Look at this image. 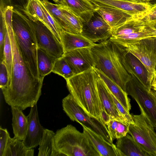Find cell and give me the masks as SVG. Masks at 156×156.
Listing matches in <instances>:
<instances>
[{
	"label": "cell",
	"instance_id": "cb8c5ba5",
	"mask_svg": "<svg viewBox=\"0 0 156 156\" xmlns=\"http://www.w3.org/2000/svg\"><path fill=\"white\" fill-rule=\"evenodd\" d=\"M116 146L123 156H149L128 133L117 139Z\"/></svg>",
	"mask_w": 156,
	"mask_h": 156
},
{
	"label": "cell",
	"instance_id": "4316f807",
	"mask_svg": "<svg viewBox=\"0 0 156 156\" xmlns=\"http://www.w3.org/2000/svg\"><path fill=\"white\" fill-rule=\"evenodd\" d=\"M56 20L63 31L74 33L73 30L67 19L57 4L48 0H41Z\"/></svg>",
	"mask_w": 156,
	"mask_h": 156
},
{
	"label": "cell",
	"instance_id": "f907efd6",
	"mask_svg": "<svg viewBox=\"0 0 156 156\" xmlns=\"http://www.w3.org/2000/svg\"></svg>",
	"mask_w": 156,
	"mask_h": 156
},
{
	"label": "cell",
	"instance_id": "f1b7e54d",
	"mask_svg": "<svg viewBox=\"0 0 156 156\" xmlns=\"http://www.w3.org/2000/svg\"><path fill=\"white\" fill-rule=\"evenodd\" d=\"M22 12L29 18L39 21L48 28L42 8L37 0H29L26 9Z\"/></svg>",
	"mask_w": 156,
	"mask_h": 156
},
{
	"label": "cell",
	"instance_id": "f35d334b",
	"mask_svg": "<svg viewBox=\"0 0 156 156\" xmlns=\"http://www.w3.org/2000/svg\"><path fill=\"white\" fill-rule=\"evenodd\" d=\"M14 9L21 11L26 9L29 0H8Z\"/></svg>",
	"mask_w": 156,
	"mask_h": 156
},
{
	"label": "cell",
	"instance_id": "44dd1931",
	"mask_svg": "<svg viewBox=\"0 0 156 156\" xmlns=\"http://www.w3.org/2000/svg\"><path fill=\"white\" fill-rule=\"evenodd\" d=\"M61 38L64 53L78 48H91L96 44L81 34L63 31L62 34Z\"/></svg>",
	"mask_w": 156,
	"mask_h": 156
},
{
	"label": "cell",
	"instance_id": "d6986e66",
	"mask_svg": "<svg viewBox=\"0 0 156 156\" xmlns=\"http://www.w3.org/2000/svg\"><path fill=\"white\" fill-rule=\"evenodd\" d=\"M96 11L111 29L118 26L134 17L119 9L105 6H96Z\"/></svg>",
	"mask_w": 156,
	"mask_h": 156
},
{
	"label": "cell",
	"instance_id": "9a60e30c",
	"mask_svg": "<svg viewBox=\"0 0 156 156\" xmlns=\"http://www.w3.org/2000/svg\"><path fill=\"white\" fill-rule=\"evenodd\" d=\"M28 125L25 137L23 140L27 149L33 148L39 145L44 129L41 125L37 104L31 107L27 116Z\"/></svg>",
	"mask_w": 156,
	"mask_h": 156
},
{
	"label": "cell",
	"instance_id": "5b68a950",
	"mask_svg": "<svg viewBox=\"0 0 156 156\" xmlns=\"http://www.w3.org/2000/svg\"><path fill=\"white\" fill-rule=\"evenodd\" d=\"M54 146L62 156H100L83 132L70 124L57 130Z\"/></svg>",
	"mask_w": 156,
	"mask_h": 156
},
{
	"label": "cell",
	"instance_id": "9c48e42d",
	"mask_svg": "<svg viewBox=\"0 0 156 156\" xmlns=\"http://www.w3.org/2000/svg\"><path fill=\"white\" fill-rule=\"evenodd\" d=\"M126 92L156 127V100L150 91L138 80L131 77L126 84Z\"/></svg>",
	"mask_w": 156,
	"mask_h": 156
},
{
	"label": "cell",
	"instance_id": "7dc6e473",
	"mask_svg": "<svg viewBox=\"0 0 156 156\" xmlns=\"http://www.w3.org/2000/svg\"><path fill=\"white\" fill-rule=\"evenodd\" d=\"M155 133H156V127H155Z\"/></svg>",
	"mask_w": 156,
	"mask_h": 156
},
{
	"label": "cell",
	"instance_id": "3957f363",
	"mask_svg": "<svg viewBox=\"0 0 156 156\" xmlns=\"http://www.w3.org/2000/svg\"><path fill=\"white\" fill-rule=\"evenodd\" d=\"M95 67L117 83L126 91L127 83L132 77L122 62V47L109 39L91 48Z\"/></svg>",
	"mask_w": 156,
	"mask_h": 156
},
{
	"label": "cell",
	"instance_id": "52a82bcc",
	"mask_svg": "<svg viewBox=\"0 0 156 156\" xmlns=\"http://www.w3.org/2000/svg\"><path fill=\"white\" fill-rule=\"evenodd\" d=\"M63 109L70 119L91 129L105 140L113 144L106 125L100 119L89 116L76 103L69 94L62 100Z\"/></svg>",
	"mask_w": 156,
	"mask_h": 156
},
{
	"label": "cell",
	"instance_id": "c3c4849f",
	"mask_svg": "<svg viewBox=\"0 0 156 156\" xmlns=\"http://www.w3.org/2000/svg\"><path fill=\"white\" fill-rule=\"evenodd\" d=\"M156 1V0H152V1Z\"/></svg>",
	"mask_w": 156,
	"mask_h": 156
},
{
	"label": "cell",
	"instance_id": "30bf717a",
	"mask_svg": "<svg viewBox=\"0 0 156 156\" xmlns=\"http://www.w3.org/2000/svg\"><path fill=\"white\" fill-rule=\"evenodd\" d=\"M29 18L34 24L38 47L57 58L62 57L64 52L62 44L51 31L41 21Z\"/></svg>",
	"mask_w": 156,
	"mask_h": 156
},
{
	"label": "cell",
	"instance_id": "8d00e7d4",
	"mask_svg": "<svg viewBox=\"0 0 156 156\" xmlns=\"http://www.w3.org/2000/svg\"><path fill=\"white\" fill-rule=\"evenodd\" d=\"M110 92L111 97L120 113L126 119L129 124L133 123L134 122L131 114H130L129 112L126 110L110 90Z\"/></svg>",
	"mask_w": 156,
	"mask_h": 156
},
{
	"label": "cell",
	"instance_id": "b9f144b4",
	"mask_svg": "<svg viewBox=\"0 0 156 156\" xmlns=\"http://www.w3.org/2000/svg\"><path fill=\"white\" fill-rule=\"evenodd\" d=\"M129 1L136 3H150L152 4V0H125Z\"/></svg>",
	"mask_w": 156,
	"mask_h": 156
},
{
	"label": "cell",
	"instance_id": "836d02e7",
	"mask_svg": "<svg viewBox=\"0 0 156 156\" xmlns=\"http://www.w3.org/2000/svg\"><path fill=\"white\" fill-rule=\"evenodd\" d=\"M52 72L61 76L66 80L75 75L63 56L57 59L54 63Z\"/></svg>",
	"mask_w": 156,
	"mask_h": 156
},
{
	"label": "cell",
	"instance_id": "f6af8a7d",
	"mask_svg": "<svg viewBox=\"0 0 156 156\" xmlns=\"http://www.w3.org/2000/svg\"><path fill=\"white\" fill-rule=\"evenodd\" d=\"M151 93L153 95L156 100V91L151 89L150 91Z\"/></svg>",
	"mask_w": 156,
	"mask_h": 156
},
{
	"label": "cell",
	"instance_id": "1f68e13d",
	"mask_svg": "<svg viewBox=\"0 0 156 156\" xmlns=\"http://www.w3.org/2000/svg\"><path fill=\"white\" fill-rule=\"evenodd\" d=\"M37 0L42 8L46 20L48 24V29L53 34L58 40L62 43L61 34L64 31L58 22L50 12L41 0Z\"/></svg>",
	"mask_w": 156,
	"mask_h": 156
},
{
	"label": "cell",
	"instance_id": "83f0119b",
	"mask_svg": "<svg viewBox=\"0 0 156 156\" xmlns=\"http://www.w3.org/2000/svg\"><path fill=\"white\" fill-rule=\"evenodd\" d=\"M106 125L112 140L122 137L128 133L129 124L127 122L113 119L108 122Z\"/></svg>",
	"mask_w": 156,
	"mask_h": 156
},
{
	"label": "cell",
	"instance_id": "277c9868",
	"mask_svg": "<svg viewBox=\"0 0 156 156\" xmlns=\"http://www.w3.org/2000/svg\"><path fill=\"white\" fill-rule=\"evenodd\" d=\"M12 29L23 57L33 74L40 79L37 63L38 47L34 24L22 12L13 9Z\"/></svg>",
	"mask_w": 156,
	"mask_h": 156
},
{
	"label": "cell",
	"instance_id": "4dcf8cb0",
	"mask_svg": "<svg viewBox=\"0 0 156 156\" xmlns=\"http://www.w3.org/2000/svg\"><path fill=\"white\" fill-rule=\"evenodd\" d=\"M56 4L67 19L74 33L81 34L83 22L80 17L67 5L64 4Z\"/></svg>",
	"mask_w": 156,
	"mask_h": 156
},
{
	"label": "cell",
	"instance_id": "d4e9b609",
	"mask_svg": "<svg viewBox=\"0 0 156 156\" xmlns=\"http://www.w3.org/2000/svg\"><path fill=\"white\" fill-rule=\"evenodd\" d=\"M57 58L37 47V63L40 78H44L51 72Z\"/></svg>",
	"mask_w": 156,
	"mask_h": 156
},
{
	"label": "cell",
	"instance_id": "8992f818",
	"mask_svg": "<svg viewBox=\"0 0 156 156\" xmlns=\"http://www.w3.org/2000/svg\"><path fill=\"white\" fill-rule=\"evenodd\" d=\"M131 115L134 123L129 124L128 133L149 156H156L155 127L143 113Z\"/></svg>",
	"mask_w": 156,
	"mask_h": 156
},
{
	"label": "cell",
	"instance_id": "603a6c76",
	"mask_svg": "<svg viewBox=\"0 0 156 156\" xmlns=\"http://www.w3.org/2000/svg\"><path fill=\"white\" fill-rule=\"evenodd\" d=\"M11 108L14 137L23 141L26 135L28 127L27 116H25L22 112L23 110L18 107L12 106Z\"/></svg>",
	"mask_w": 156,
	"mask_h": 156
},
{
	"label": "cell",
	"instance_id": "7bdbcfd3",
	"mask_svg": "<svg viewBox=\"0 0 156 156\" xmlns=\"http://www.w3.org/2000/svg\"><path fill=\"white\" fill-rule=\"evenodd\" d=\"M151 89L156 91V76L154 75L151 86Z\"/></svg>",
	"mask_w": 156,
	"mask_h": 156
},
{
	"label": "cell",
	"instance_id": "f546056e",
	"mask_svg": "<svg viewBox=\"0 0 156 156\" xmlns=\"http://www.w3.org/2000/svg\"><path fill=\"white\" fill-rule=\"evenodd\" d=\"M27 151L23 141L10 137L3 156H27Z\"/></svg>",
	"mask_w": 156,
	"mask_h": 156
},
{
	"label": "cell",
	"instance_id": "2e32d148",
	"mask_svg": "<svg viewBox=\"0 0 156 156\" xmlns=\"http://www.w3.org/2000/svg\"><path fill=\"white\" fill-rule=\"evenodd\" d=\"M82 126L83 133L98 152L100 156H123L115 145L107 141L90 129Z\"/></svg>",
	"mask_w": 156,
	"mask_h": 156
},
{
	"label": "cell",
	"instance_id": "681fc988",
	"mask_svg": "<svg viewBox=\"0 0 156 156\" xmlns=\"http://www.w3.org/2000/svg\"><path fill=\"white\" fill-rule=\"evenodd\" d=\"M89 0L90 1V0Z\"/></svg>",
	"mask_w": 156,
	"mask_h": 156
},
{
	"label": "cell",
	"instance_id": "60d3db41",
	"mask_svg": "<svg viewBox=\"0 0 156 156\" xmlns=\"http://www.w3.org/2000/svg\"><path fill=\"white\" fill-rule=\"evenodd\" d=\"M147 23L149 27L156 34V20Z\"/></svg>",
	"mask_w": 156,
	"mask_h": 156
},
{
	"label": "cell",
	"instance_id": "4fadbf2b",
	"mask_svg": "<svg viewBox=\"0 0 156 156\" xmlns=\"http://www.w3.org/2000/svg\"><path fill=\"white\" fill-rule=\"evenodd\" d=\"M121 60L122 64L132 77L139 81L149 91L151 89L148 71L138 58L126 51L122 46Z\"/></svg>",
	"mask_w": 156,
	"mask_h": 156
},
{
	"label": "cell",
	"instance_id": "d590c367",
	"mask_svg": "<svg viewBox=\"0 0 156 156\" xmlns=\"http://www.w3.org/2000/svg\"><path fill=\"white\" fill-rule=\"evenodd\" d=\"M10 137L6 129L0 127V156H3L6 148L8 141Z\"/></svg>",
	"mask_w": 156,
	"mask_h": 156
},
{
	"label": "cell",
	"instance_id": "7a4b0ae2",
	"mask_svg": "<svg viewBox=\"0 0 156 156\" xmlns=\"http://www.w3.org/2000/svg\"><path fill=\"white\" fill-rule=\"evenodd\" d=\"M98 77L92 68L75 74L66 80L70 94L76 103L89 116L102 121L104 108L98 93Z\"/></svg>",
	"mask_w": 156,
	"mask_h": 156
},
{
	"label": "cell",
	"instance_id": "ac0fdd59",
	"mask_svg": "<svg viewBox=\"0 0 156 156\" xmlns=\"http://www.w3.org/2000/svg\"><path fill=\"white\" fill-rule=\"evenodd\" d=\"M145 16H134L124 23L112 29V36H127L146 30L148 26Z\"/></svg>",
	"mask_w": 156,
	"mask_h": 156
},
{
	"label": "cell",
	"instance_id": "e0dca14e",
	"mask_svg": "<svg viewBox=\"0 0 156 156\" xmlns=\"http://www.w3.org/2000/svg\"><path fill=\"white\" fill-rule=\"evenodd\" d=\"M97 85L100 98L105 112L113 118L128 123L116 107L111 97L110 90L99 76Z\"/></svg>",
	"mask_w": 156,
	"mask_h": 156
},
{
	"label": "cell",
	"instance_id": "e575fe53",
	"mask_svg": "<svg viewBox=\"0 0 156 156\" xmlns=\"http://www.w3.org/2000/svg\"><path fill=\"white\" fill-rule=\"evenodd\" d=\"M9 81L8 70L4 60L0 61V87L1 89L6 87Z\"/></svg>",
	"mask_w": 156,
	"mask_h": 156
},
{
	"label": "cell",
	"instance_id": "5bb4252c",
	"mask_svg": "<svg viewBox=\"0 0 156 156\" xmlns=\"http://www.w3.org/2000/svg\"><path fill=\"white\" fill-rule=\"evenodd\" d=\"M96 6H105L121 10L133 16L145 15L153 4L136 3L125 0H90Z\"/></svg>",
	"mask_w": 156,
	"mask_h": 156
},
{
	"label": "cell",
	"instance_id": "d6a6232c",
	"mask_svg": "<svg viewBox=\"0 0 156 156\" xmlns=\"http://www.w3.org/2000/svg\"><path fill=\"white\" fill-rule=\"evenodd\" d=\"M3 55L4 60L6 66L8 73L9 81L8 85L10 83L11 79L13 62V54L9 36L6 28L4 47Z\"/></svg>",
	"mask_w": 156,
	"mask_h": 156
},
{
	"label": "cell",
	"instance_id": "ffe728a7",
	"mask_svg": "<svg viewBox=\"0 0 156 156\" xmlns=\"http://www.w3.org/2000/svg\"><path fill=\"white\" fill-rule=\"evenodd\" d=\"M63 3L80 17L83 23L89 21L97 9L89 0H63Z\"/></svg>",
	"mask_w": 156,
	"mask_h": 156
},
{
	"label": "cell",
	"instance_id": "bcb514c9",
	"mask_svg": "<svg viewBox=\"0 0 156 156\" xmlns=\"http://www.w3.org/2000/svg\"><path fill=\"white\" fill-rule=\"evenodd\" d=\"M154 75H155L156 76V70L154 72Z\"/></svg>",
	"mask_w": 156,
	"mask_h": 156
},
{
	"label": "cell",
	"instance_id": "74e56055",
	"mask_svg": "<svg viewBox=\"0 0 156 156\" xmlns=\"http://www.w3.org/2000/svg\"><path fill=\"white\" fill-rule=\"evenodd\" d=\"M6 31L5 23L0 19V61L4 60L3 51Z\"/></svg>",
	"mask_w": 156,
	"mask_h": 156
},
{
	"label": "cell",
	"instance_id": "484cf974",
	"mask_svg": "<svg viewBox=\"0 0 156 156\" xmlns=\"http://www.w3.org/2000/svg\"><path fill=\"white\" fill-rule=\"evenodd\" d=\"M55 133L52 130L44 129L42 138L39 145L38 156H62L54 147V138Z\"/></svg>",
	"mask_w": 156,
	"mask_h": 156
},
{
	"label": "cell",
	"instance_id": "8fae6325",
	"mask_svg": "<svg viewBox=\"0 0 156 156\" xmlns=\"http://www.w3.org/2000/svg\"><path fill=\"white\" fill-rule=\"evenodd\" d=\"M111 30L110 26L96 12L89 21L83 23L81 34L93 42H101L112 36Z\"/></svg>",
	"mask_w": 156,
	"mask_h": 156
},
{
	"label": "cell",
	"instance_id": "ee69618b",
	"mask_svg": "<svg viewBox=\"0 0 156 156\" xmlns=\"http://www.w3.org/2000/svg\"><path fill=\"white\" fill-rule=\"evenodd\" d=\"M55 3L57 4H63V0H52Z\"/></svg>",
	"mask_w": 156,
	"mask_h": 156
},
{
	"label": "cell",
	"instance_id": "7402d4cb",
	"mask_svg": "<svg viewBox=\"0 0 156 156\" xmlns=\"http://www.w3.org/2000/svg\"><path fill=\"white\" fill-rule=\"evenodd\" d=\"M94 69L112 93L126 110L129 112L131 107L130 99L128 98V95L126 92L102 71L95 68Z\"/></svg>",
	"mask_w": 156,
	"mask_h": 156
},
{
	"label": "cell",
	"instance_id": "ba28073f",
	"mask_svg": "<svg viewBox=\"0 0 156 156\" xmlns=\"http://www.w3.org/2000/svg\"><path fill=\"white\" fill-rule=\"evenodd\" d=\"M121 46L136 57L145 66L151 86L156 69V37L137 40Z\"/></svg>",
	"mask_w": 156,
	"mask_h": 156
},
{
	"label": "cell",
	"instance_id": "6da1fadb",
	"mask_svg": "<svg viewBox=\"0 0 156 156\" xmlns=\"http://www.w3.org/2000/svg\"><path fill=\"white\" fill-rule=\"evenodd\" d=\"M12 46L13 62L11 79L7 87L1 89L9 105L22 110L37 104L41 94L44 79L35 77L24 60L19 48L12 25L6 26Z\"/></svg>",
	"mask_w": 156,
	"mask_h": 156
},
{
	"label": "cell",
	"instance_id": "ab89813d",
	"mask_svg": "<svg viewBox=\"0 0 156 156\" xmlns=\"http://www.w3.org/2000/svg\"><path fill=\"white\" fill-rule=\"evenodd\" d=\"M144 18L147 22L156 20V4L152 5L149 11L145 15Z\"/></svg>",
	"mask_w": 156,
	"mask_h": 156
},
{
	"label": "cell",
	"instance_id": "7c38bea8",
	"mask_svg": "<svg viewBox=\"0 0 156 156\" xmlns=\"http://www.w3.org/2000/svg\"><path fill=\"white\" fill-rule=\"evenodd\" d=\"M63 56L75 74L95 67V61L91 48L72 50L64 53Z\"/></svg>",
	"mask_w": 156,
	"mask_h": 156
}]
</instances>
